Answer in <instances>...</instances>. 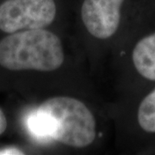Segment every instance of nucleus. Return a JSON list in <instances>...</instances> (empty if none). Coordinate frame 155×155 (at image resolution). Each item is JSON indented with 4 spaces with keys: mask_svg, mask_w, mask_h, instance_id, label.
Wrapping results in <instances>:
<instances>
[{
    "mask_svg": "<svg viewBox=\"0 0 155 155\" xmlns=\"http://www.w3.org/2000/svg\"><path fill=\"white\" fill-rule=\"evenodd\" d=\"M87 66L74 35L41 28L5 35L0 40V68L28 73L41 81L45 96L58 92L91 95Z\"/></svg>",
    "mask_w": 155,
    "mask_h": 155,
    "instance_id": "obj_1",
    "label": "nucleus"
},
{
    "mask_svg": "<svg viewBox=\"0 0 155 155\" xmlns=\"http://www.w3.org/2000/svg\"><path fill=\"white\" fill-rule=\"evenodd\" d=\"M91 95H48L29 113L28 132L41 145L88 152L103 141L104 113Z\"/></svg>",
    "mask_w": 155,
    "mask_h": 155,
    "instance_id": "obj_2",
    "label": "nucleus"
},
{
    "mask_svg": "<svg viewBox=\"0 0 155 155\" xmlns=\"http://www.w3.org/2000/svg\"><path fill=\"white\" fill-rule=\"evenodd\" d=\"M110 63L118 100L155 84V0H138Z\"/></svg>",
    "mask_w": 155,
    "mask_h": 155,
    "instance_id": "obj_3",
    "label": "nucleus"
},
{
    "mask_svg": "<svg viewBox=\"0 0 155 155\" xmlns=\"http://www.w3.org/2000/svg\"><path fill=\"white\" fill-rule=\"evenodd\" d=\"M138 0H78L74 37L93 76L109 61Z\"/></svg>",
    "mask_w": 155,
    "mask_h": 155,
    "instance_id": "obj_4",
    "label": "nucleus"
},
{
    "mask_svg": "<svg viewBox=\"0 0 155 155\" xmlns=\"http://www.w3.org/2000/svg\"><path fill=\"white\" fill-rule=\"evenodd\" d=\"M109 111L122 147L155 153V84L131 97L118 100Z\"/></svg>",
    "mask_w": 155,
    "mask_h": 155,
    "instance_id": "obj_5",
    "label": "nucleus"
},
{
    "mask_svg": "<svg viewBox=\"0 0 155 155\" xmlns=\"http://www.w3.org/2000/svg\"><path fill=\"white\" fill-rule=\"evenodd\" d=\"M66 17L63 0L0 1V31L5 35L41 28L65 30Z\"/></svg>",
    "mask_w": 155,
    "mask_h": 155,
    "instance_id": "obj_6",
    "label": "nucleus"
},
{
    "mask_svg": "<svg viewBox=\"0 0 155 155\" xmlns=\"http://www.w3.org/2000/svg\"><path fill=\"white\" fill-rule=\"evenodd\" d=\"M24 151L20 147H17L15 146L11 147H5L0 148V155H8V154H24Z\"/></svg>",
    "mask_w": 155,
    "mask_h": 155,
    "instance_id": "obj_7",
    "label": "nucleus"
},
{
    "mask_svg": "<svg viewBox=\"0 0 155 155\" xmlns=\"http://www.w3.org/2000/svg\"><path fill=\"white\" fill-rule=\"evenodd\" d=\"M7 127H8L7 117H6L4 110L0 108V136L5 133Z\"/></svg>",
    "mask_w": 155,
    "mask_h": 155,
    "instance_id": "obj_8",
    "label": "nucleus"
}]
</instances>
